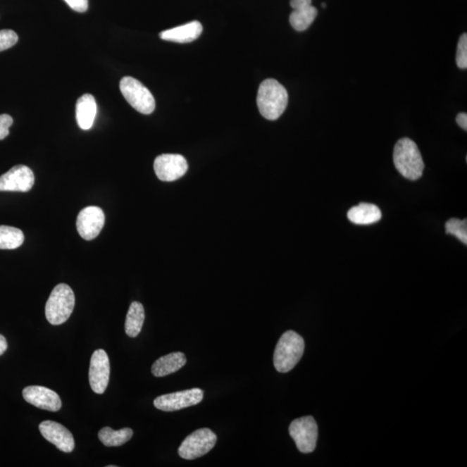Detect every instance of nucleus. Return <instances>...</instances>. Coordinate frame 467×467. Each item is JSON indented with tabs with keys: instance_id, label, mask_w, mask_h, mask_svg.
<instances>
[{
	"instance_id": "8",
	"label": "nucleus",
	"mask_w": 467,
	"mask_h": 467,
	"mask_svg": "<svg viewBox=\"0 0 467 467\" xmlns=\"http://www.w3.org/2000/svg\"><path fill=\"white\" fill-rule=\"evenodd\" d=\"M203 398L204 391L196 388L163 394L156 398L154 404L162 411L173 412L199 404Z\"/></svg>"
},
{
	"instance_id": "14",
	"label": "nucleus",
	"mask_w": 467,
	"mask_h": 467,
	"mask_svg": "<svg viewBox=\"0 0 467 467\" xmlns=\"http://www.w3.org/2000/svg\"><path fill=\"white\" fill-rule=\"evenodd\" d=\"M39 430L45 440L64 453H71L75 448V440L71 432L62 424L53 421H44L39 425Z\"/></svg>"
},
{
	"instance_id": "17",
	"label": "nucleus",
	"mask_w": 467,
	"mask_h": 467,
	"mask_svg": "<svg viewBox=\"0 0 467 467\" xmlns=\"http://www.w3.org/2000/svg\"><path fill=\"white\" fill-rule=\"evenodd\" d=\"M185 355L182 352H173L156 360L151 366V373L157 378L175 373L185 366Z\"/></svg>"
},
{
	"instance_id": "26",
	"label": "nucleus",
	"mask_w": 467,
	"mask_h": 467,
	"mask_svg": "<svg viewBox=\"0 0 467 467\" xmlns=\"http://www.w3.org/2000/svg\"><path fill=\"white\" fill-rule=\"evenodd\" d=\"M13 124V119L9 115H0V140L9 135V129Z\"/></svg>"
},
{
	"instance_id": "31",
	"label": "nucleus",
	"mask_w": 467,
	"mask_h": 467,
	"mask_svg": "<svg viewBox=\"0 0 467 467\" xmlns=\"http://www.w3.org/2000/svg\"><path fill=\"white\" fill-rule=\"evenodd\" d=\"M322 7H323V8H325V7H326V5H325V3H322Z\"/></svg>"
},
{
	"instance_id": "7",
	"label": "nucleus",
	"mask_w": 467,
	"mask_h": 467,
	"mask_svg": "<svg viewBox=\"0 0 467 467\" xmlns=\"http://www.w3.org/2000/svg\"><path fill=\"white\" fill-rule=\"evenodd\" d=\"M289 434L301 453H313L316 448L318 426L313 416H304L292 421Z\"/></svg>"
},
{
	"instance_id": "20",
	"label": "nucleus",
	"mask_w": 467,
	"mask_h": 467,
	"mask_svg": "<svg viewBox=\"0 0 467 467\" xmlns=\"http://www.w3.org/2000/svg\"><path fill=\"white\" fill-rule=\"evenodd\" d=\"M134 435L131 428H125L120 430H113L111 428L105 427L99 431L98 437L106 447H120L130 440Z\"/></svg>"
},
{
	"instance_id": "9",
	"label": "nucleus",
	"mask_w": 467,
	"mask_h": 467,
	"mask_svg": "<svg viewBox=\"0 0 467 467\" xmlns=\"http://www.w3.org/2000/svg\"><path fill=\"white\" fill-rule=\"evenodd\" d=\"M187 170V161L182 155L162 154L155 158V173L161 181H175L183 177Z\"/></svg>"
},
{
	"instance_id": "19",
	"label": "nucleus",
	"mask_w": 467,
	"mask_h": 467,
	"mask_svg": "<svg viewBox=\"0 0 467 467\" xmlns=\"http://www.w3.org/2000/svg\"><path fill=\"white\" fill-rule=\"evenodd\" d=\"M145 321V310L142 303L132 302L127 314L125 330L128 337H136L142 332Z\"/></svg>"
},
{
	"instance_id": "23",
	"label": "nucleus",
	"mask_w": 467,
	"mask_h": 467,
	"mask_svg": "<svg viewBox=\"0 0 467 467\" xmlns=\"http://www.w3.org/2000/svg\"><path fill=\"white\" fill-rule=\"evenodd\" d=\"M446 232L454 235L459 241L467 244V220L452 218L446 223Z\"/></svg>"
},
{
	"instance_id": "11",
	"label": "nucleus",
	"mask_w": 467,
	"mask_h": 467,
	"mask_svg": "<svg viewBox=\"0 0 467 467\" xmlns=\"http://www.w3.org/2000/svg\"><path fill=\"white\" fill-rule=\"evenodd\" d=\"M35 183L32 169L24 165H18L0 176V192H27Z\"/></svg>"
},
{
	"instance_id": "15",
	"label": "nucleus",
	"mask_w": 467,
	"mask_h": 467,
	"mask_svg": "<svg viewBox=\"0 0 467 467\" xmlns=\"http://www.w3.org/2000/svg\"><path fill=\"white\" fill-rule=\"evenodd\" d=\"M203 32V26L199 21H192L178 27L164 30L159 34L161 39L174 43H191L199 39Z\"/></svg>"
},
{
	"instance_id": "10",
	"label": "nucleus",
	"mask_w": 467,
	"mask_h": 467,
	"mask_svg": "<svg viewBox=\"0 0 467 467\" xmlns=\"http://www.w3.org/2000/svg\"><path fill=\"white\" fill-rule=\"evenodd\" d=\"M110 363L107 352L99 349L93 353L90 360L89 385L94 393L104 394L108 388Z\"/></svg>"
},
{
	"instance_id": "12",
	"label": "nucleus",
	"mask_w": 467,
	"mask_h": 467,
	"mask_svg": "<svg viewBox=\"0 0 467 467\" xmlns=\"http://www.w3.org/2000/svg\"><path fill=\"white\" fill-rule=\"evenodd\" d=\"M105 215L101 208L89 206L80 211L77 228L80 235L87 241L93 240L104 229Z\"/></svg>"
},
{
	"instance_id": "16",
	"label": "nucleus",
	"mask_w": 467,
	"mask_h": 467,
	"mask_svg": "<svg viewBox=\"0 0 467 467\" xmlns=\"http://www.w3.org/2000/svg\"><path fill=\"white\" fill-rule=\"evenodd\" d=\"M96 113V101L92 94H85L78 99L75 107V117L80 128L89 130L93 127Z\"/></svg>"
},
{
	"instance_id": "3",
	"label": "nucleus",
	"mask_w": 467,
	"mask_h": 467,
	"mask_svg": "<svg viewBox=\"0 0 467 467\" xmlns=\"http://www.w3.org/2000/svg\"><path fill=\"white\" fill-rule=\"evenodd\" d=\"M305 351V341L297 332L287 331L277 343L273 364L280 373H287L297 366Z\"/></svg>"
},
{
	"instance_id": "4",
	"label": "nucleus",
	"mask_w": 467,
	"mask_h": 467,
	"mask_svg": "<svg viewBox=\"0 0 467 467\" xmlns=\"http://www.w3.org/2000/svg\"><path fill=\"white\" fill-rule=\"evenodd\" d=\"M73 290L66 284H59L51 292L45 306L47 320L53 325L66 323L73 313L75 307Z\"/></svg>"
},
{
	"instance_id": "28",
	"label": "nucleus",
	"mask_w": 467,
	"mask_h": 467,
	"mask_svg": "<svg viewBox=\"0 0 467 467\" xmlns=\"http://www.w3.org/2000/svg\"><path fill=\"white\" fill-rule=\"evenodd\" d=\"M290 6L294 10L306 8L311 6V0H290Z\"/></svg>"
},
{
	"instance_id": "24",
	"label": "nucleus",
	"mask_w": 467,
	"mask_h": 467,
	"mask_svg": "<svg viewBox=\"0 0 467 467\" xmlns=\"http://www.w3.org/2000/svg\"><path fill=\"white\" fill-rule=\"evenodd\" d=\"M457 66L461 70L467 68V34H462L459 40L456 53Z\"/></svg>"
},
{
	"instance_id": "6",
	"label": "nucleus",
	"mask_w": 467,
	"mask_h": 467,
	"mask_svg": "<svg viewBox=\"0 0 467 467\" xmlns=\"http://www.w3.org/2000/svg\"><path fill=\"white\" fill-rule=\"evenodd\" d=\"M216 440L218 437L210 428L197 429L182 442L178 454L188 461L203 457L215 447Z\"/></svg>"
},
{
	"instance_id": "25",
	"label": "nucleus",
	"mask_w": 467,
	"mask_h": 467,
	"mask_svg": "<svg viewBox=\"0 0 467 467\" xmlns=\"http://www.w3.org/2000/svg\"><path fill=\"white\" fill-rule=\"evenodd\" d=\"M18 36L11 30H0V51H6L18 43Z\"/></svg>"
},
{
	"instance_id": "1",
	"label": "nucleus",
	"mask_w": 467,
	"mask_h": 467,
	"mask_svg": "<svg viewBox=\"0 0 467 467\" xmlns=\"http://www.w3.org/2000/svg\"><path fill=\"white\" fill-rule=\"evenodd\" d=\"M287 104V91L277 80L267 79L261 82L257 94V106L265 119H279Z\"/></svg>"
},
{
	"instance_id": "5",
	"label": "nucleus",
	"mask_w": 467,
	"mask_h": 467,
	"mask_svg": "<svg viewBox=\"0 0 467 467\" xmlns=\"http://www.w3.org/2000/svg\"><path fill=\"white\" fill-rule=\"evenodd\" d=\"M121 94L129 104L143 115H150L155 109V99L147 87L131 77L120 80Z\"/></svg>"
},
{
	"instance_id": "13",
	"label": "nucleus",
	"mask_w": 467,
	"mask_h": 467,
	"mask_svg": "<svg viewBox=\"0 0 467 467\" xmlns=\"http://www.w3.org/2000/svg\"><path fill=\"white\" fill-rule=\"evenodd\" d=\"M23 397L35 407L56 412L62 408L58 393L43 386H28L23 390Z\"/></svg>"
},
{
	"instance_id": "22",
	"label": "nucleus",
	"mask_w": 467,
	"mask_h": 467,
	"mask_svg": "<svg viewBox=\"0 0 467 467\" xmlns=\"http://www.w3.org/2000/svg\"><path fill=\"white\" fill-rule=\"evenodd\" d=\"M25 235L17 228L0 226V249H15L24 244Z\"/></svg>"
},
{
	"instance_id": "30",
	"label": "nucleus",
	"mask_w": 467,
	"mask_h": 467,
	"mask_svg": "<svg viewBox=\"0 0 467 467\" xmlns=\"http://www.w3.org/2000/svg\"><path fill=\"white\" fill-rule=\"evenodd\" d=\"M7 347H8V344H7L6 337L0 334V356L6 352Z\"/></svg>"
},
{
	"instance_id": "18",
	"label": "nucleus",
	"mask_w": 467,
	"mask_h": 467,
	"mask_svg": "<svg viewBox=\"0 0 467 467\" xmlns=\"http://www.w3.org/2000/svg\"><path fill=\"white\" fill-rule=\"evenodd\" d=\"M348 219L358 225H370L382 218V211L377 205L361 203L348 211Z\"/></svg>"
},
{
	"instance_id": "29",
	"label": "nucleus",
	"mask_w": 467,
	"mask_h": 467,
	"mask_svg": "<svg viewBox=\"0 0 467 467\" xmlns=\"http://www.w3.org/2000/svg\"><path fill=\"white\" fill-rule=\"evenodd\" d=\"M456 123L463 130H467V115L466 113H459L456 117Z\"/></svg>"
},
{
	"instance_id": "27",
	"label": "nucleus",
	"mask_w": 467,
	"mask_h": 467,
	"mask_svg": "<svg viewBox=\"0 0 467 467\" xmlns=\"http://www.w3.org/2000/svg\"><path fill=\"white\" fill-rule=\"evenodd\" d=\"M72 10L77 13H85L89 9V0H64Z\"/></svg>"
},
{
	"instance_id": "21",
	"label": "nucleus",
	"mask_w": 467,
	"mask_h": 467,
	"mask_svg": "<svg viewBox=\"0 0 467 467\" xmlns=\"http://www.w3.org/2000/svg\"><path fill=\"white\" fill-rule=\"evenodd\" d=\"M318 10L310 6L306 8L294 10L290 15L289 21L292 27L297 32H304L309 29L317 18Z\"/></svg>"
},
{
	"instance_id": "2",
	"label": "nucleus",
	"mask_w": 467,
	"mask_h": 467,
	"mask_svg": "<svg viewBox=\"0 0 467 467\" xmlns=\"http://www.w3.org/2000/svg\"><path fill=\"white\" fill-rule=\"evenodd\" d=\"M393 161L398 172L409 180L423 176L424 162L418 147L409 138L398 140L394 148Z\"/></svg>"
}]
</instances>
